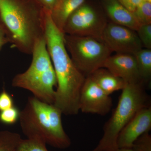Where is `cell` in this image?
<instances>
[{
  "label": "cell",
  "mask_w": 151,
  "mask_h": 151,
  "mask_svg": "<svg viewBox=\"0 0 151 151\" xmlns=\"http://www.w3.org/2000/svg\"><path fill=\"white\" fill-rule=\"evenodd\" d=\"M45 37L57 81L53 105L63 114L77 115L86 77L73 63L65 47L64 34L53 23L50 12L45 10Z\"/></svg>",
  "instance_id": "1"
},
{
  "label": "cell",
  "mask_w": 151,
  "mask_h": 151,
  "mask_svg": "<svg viewBox=\"0 0 151 151\" xmlns=\"http://www.w3.org/2000/svg\"><path fill=\"white\" fill-rule=\"evenodd\" d=\"M0 23L12 47L31 55L45 36V10L36 0H0Z\"/></svg>",
  "instance_id": "2"
},
{
  "label": "cell",
  "mask_w": 151,
  "mask_h": 151,
  "mask_svg": "<svg viewBox=\"0 0 151 151\" xmlns=\"http://www.w3.org/2000/svg\"><path fill=\"white\" fill-rule=\"evenodd\" d=\"M62 114L53 104L31 96L20 111L21 129L27 139L42 141L55 148L67 149L71 142L63 129Z\"/></svg>",
  "instance_id": "3"
},
{
  "label": "cell",
  "mask_w": 151,
  "mask_h": 151,
  "mask_svg": "<svg viewBox=\"0 0 151 151\" xmlns=\"http://www.w3.org/2000/svg\"><path fill=\"white\" fill-rule=\"evenodd\" d=\"M32 55L29 67L23 73L15 76L12 86L28 90L38 100L53 104L54 87H57V81L45 36L36 42Z\"/></svg>",
  "instance_id": "4"
},
{
  "label": "cell",
  "mask_w": 151,
  "mask_h": 151,
  "mask_svg": "<svg viewBox=\"0 0 151 151\" xmlns=\"http://www.w3.org/2000/svg\"><path fill=\"white\" fill-rule=\"evenodd\" d=\"M144 85L143 83L127 84L122 90L117 106L103 127V137L90 151L118 150L117 139L120 132L139 110L150 105Z\"/></svg>",
  "instance_id": "5"
},
{
  "label": "cell",
  "mask_w": 151,
  "mask_h": 151,
  "mask_svg": "<svg viewBox=\"0 0 151 151\" xmlns=\"http://www.w3.org/2000/svg\"><path fill=\"white\" fill-rule=\"evenodd\" d=\"M64 42L71 60L85 76L103 68L112 52L101 39L64 34Z\"/></svg>",
  "instance_id": "6"
},
{
  "label": "cell",
  "mask_w": 151,
  "mask_h": 151,
  "mask_svg": "<svg viewBox=\"0 0 151 151\" xmlns=\"http://www.w3.org/2000/svg\"><path fill=\"white\" fill-rule=\"evenodd\" d=\"M107 21L92 6L84 4L71 14L65 23L64 34L101 39Z\"/></svg>",
  "instance_id": "7"
},
{
  "label": "cell",
  "mask_w": 151,
  "mask_h": 151,
  "mask_svg": "<svg viewBox=\"0 0 151 151\" xmlns=\"http://www.w3.org/2000/svg\"><path fill=\"white\" fill-rule=\"evenodd\" d=\"M101 39L116 53L134 55L143 48L136 31L112 22L107 24Z\"/></svg>",
  "instance_id": "8"
},
{
  "label": "cell",
  "mask_w": 151,
  "mask_h": 151,
  "mask_svg": "<svg viewBox=\"0 0 151 151\" xmlns=\"http://www.w3.org/2000/svg\"><path fill=\"white\" fill-rule=\"evenodd\" d=\"M113 100L94 82L87 76L81 88L79 98V111L85 113L105 116L111 111Z\"/></svg>",
  "instance_id": "9"
},
{
  "label": "cell",
  "mask_w": 151,
  "mask_h": 151,
  "mask_svg": "<svg viewBox=\"0 0 151 151\" xmlns=\"http://www.w3.org/2000/svg\"><path fill=\"white\" fill-rule=\"evenodd\" d=\"M151 129V106L149 105L139 110L120 132L117 139L118 149L131 148L137 138Z\"/></svg>",
  "instance_id": "10"
},
{
  "label": "cell",
  "mask_w": 151,
  "mask_h": 151,
  "mask_svg": "<svg viewBox=\"0 0 151 151\" xmlns=\"http://www.w3.org/2000/svg\"><path fill=\"white\" fill-rule=\"evenodd\" d=\"M103 68L122 78L127 84H144L139 73L134 55L116 53L111 55L106 60Z\"/></svg>",
  "instance_id": "11"
},
{
  "label": "cell",
  "mask_w": 151,
  "mask_h": 151,
  "mask_svg": "<svg viewBox=\"0 0 151 151\" xmlns=\"http://www.w3.org/2000/svg\"><path fill=\"white\" fill-rule=\"evenodd\" d=\"M105 8L111 22L137 31L139 23L134 15L118 0H105Z\"/></svg>",
  "instance_id": "12"
},
{
  "label": "cell",
  "mask_w": 151,
  "mask_h": 151,
  "mask_svg": "<svg viewBox=\"0 0 151 151\" xmlns=\"http://www.w3.org/2000/svg\"><path fill=\"white\" fill-rule=\"evenodd\" d=\"M85 0H58L50 12L53 23L63 33L68 19L74 11L82 5Z\"/></svg>",
  "instance_id": "13"
},
{
  "label": "cell",
  "mask_w": 151,
  "mask_h": 151,
  "mask_svg": "<svg viewBox=\"0 0 151 151\" xmlns=\"http://www.w3.org/2000/svg\"><path fill=\"white\" fill-rule=\"evenodd\" d=\"M90 76L100 89L109 95L116 91L123 90L127 84L123 79L105 68L97 69Z\"/></svg>",
  "instance_id": "14"
},
{
  "label": "cell",
  "mask_w": 151,
  "mask_h": 151,
  "mask_svg": "<svg viewBox=\"0 0 151 151\" xmlns=\"http://www.w3.org/2000/svg\"><path fill=\"white\" fill-rule=\"evenodd\" d=\"M134 55L142 81L147 84L151 78V49H142Z\"/></svg>",
  "instance_id": "15"
},
{
  "label": "cell",
  "mask_w": 151,
  "mask_h": 151,
  "mask_svg": "<svg viewBox=\"0 0 151 151\" xmlns=\"http://www.w3.org/2000/svg\"><path fill=\"white\" fill-rule=\"evenodd\" d=\"M19 134L9 131L0 132V151H16L22 140Z\"/></svg>",
  "instance_id": "16"
},
{
  "label": "cell",
  "mask_w": 151,
  "mask_h": 151,
  "mask_svg": "<svg viewBox=\"0 0 151 151\" xmlns=\"http://www.w3.org/2000/svg\"><path fill=\"white\" fill-rule=\"evenodd\" d=\"M133 13L140 25L151 24V1L143 0Z\"/></svg>",
  "instance_id": "17"
},
{
  "label": "cell",
  "mask_w": 151,
  "mask_h": 151,
  "mask_svg": "<svg viewBox=\"0 0 151 151\" xmlns=\"http://www.w3.org/2000/svg\"><path fill=\"white\" fill-rule=\"evenodd\" d=\"M16 151H48L46 144L34 139H22L17 147Z\"/></svg>",
  "instance_id": "18"
},
{
  "label": "cell",
  "mask_w": 151,
  "mask_h": 151,
  "mask_svg": "<svg viewBox=\"0 0 151 151\" xmlns=\"http://www.w3.org/2000/svg\"><path fill=\"white\" fill-rule=\"evenodd\" d=\"M20 111L16 106L0 112V122L6 125L16 124L19 119Z\"/></svg>",
  "instance_id": "19"
},
{
  "label": "cell",
  "mask_w": 151,
  "mask_h": 151,
  "mask_svg": "<svg viewBox=\"0 0 151 151\" xmlns=\"http://www.w3.org/2000/svg\"><path fill=\"white\" fill-rule=\"evenodd\" d=\"M130 149L132 151H151V136L149 132L140 136Z\"/></svg>",
  "instance_id": "20"
},
{
  "label": "cell",
  "mask_w": 151,
  "mask_h": 151,
  "mask_svg": "<svg viewBox=\"0 0 151 151\" xmlns=\"http://www.w3.org/2000/svg\"><path fill=\"white\" fill-rule=\"evenodd\" d=\"M136 32L143 47L151 49V24L140 25Z\"/></svg>",
  "instance_id": "21"
},
{
  "label": "cell",
  "mask_w": 151,
  "mask_h": 151,
  "mask_svg": "<svg viewBox=\"0 0 151 151\" xmlns=\"http://www.w3.org/2000/svg\"><path fill=\"white\" fill-rule=\"evenodd\" d=\"M15 106L13 97L4 88L0 93V112Z\"/></svg>",
  "instance_id": "22"
},
{
  "label": "cell",
  "mask_w": 151,
  "mask_h": 151,
  "mask_svg": "<svg viewBox=\"0 0 151 151\" xmlns=\"http://www.w3.org/2000/svg\"><path fill=\"white\" fill-rule=\"evenodd\" d=\"M130 12H134L143 0H118Z\"/></svg>",
  "instance_id": "23"
},
{
  "label": "cell",
  "mask_w": 151,
  "mask_h": 151,
  "mask_svg": "<svg viewBox=\"0 0 151 151\" xmlns=\"http://www.w3.org/2000/svg\"><path fill=\"white\" fill-rule=\"evenodd\" d=\"M44 9L50 12L58 0H36Z\"/></svg>",
  "instance_id": "24"
},
{
  "label": "cell",
  "mask_w": 151,
  "mask_h": 151,
  "mask_svg": "<svg viewBox=\"0 0 151 151\" xmlns=\"http://www.w3.org/2000/svg\"><path fill=\"white\" fill-rule=\"evenodd\" d=\"M8 43H9L8 39L2 29L0 27V51L3 47Z\"/></svg>",
  "instance_id": "25"
},
{
  "label": "cell",
  "mask_w": 151,
  "mask_h": 151,
  "mask_svg": "<svg viewBox=\"0 0 151 151\" xmlns=\"http://www.w3.org/2000/svg\"><path fill=\"white\" fill-rule=\"evenodd\" d=\"M117 151H132L130 148L119 149Z\"/></svg>",
  "instance_id": "26"
},
{
  "label": "cell",
  "mask_w": 151,
  "mask_h": 151,
  "mask_svg": "<svg viewBox=\"0 0 151 151\" xmlns=\"http://www.w3.org/2000/svg\"><path fill=\"white\" fill-rule=\"evenodd\" d=\"M0 27L1 28H2L1 26V23H0Z\"/></svg>",
  "instance_id": "27"
}]
</instances>
